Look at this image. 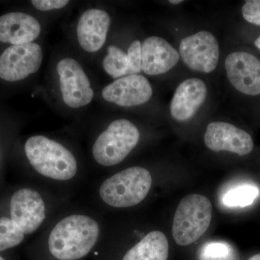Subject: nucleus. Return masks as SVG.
Segmentation results:
<instances>
[{
  "mask_svg": "<svg viewBox=\"0 0 260 260\" xmlns=\"http://www.w3.org/2000/svg\"><path fill=\"white\" fill-rule=\"evenodd\" d=\"M99 225L90 217L73 215L60 220L51 231L48 245L59 260H78L87 255L96 244Z\"/></svg>",
  "mask_w": 260,
  "mask_h": 260,
  "instance_id": "nucleus-1",
  "label": "nucleus"
},
{
  "mask_svg": "<svg viewBox=\"0 0 260 260\" xmlns=\"http://www.w3.org/2000/svg\"><path fill=\"white\" fill-rule=\"evenodd\" d=\"M29 162L39 174L58 181L75 177L78 164L73 154L60 143L42 135L30 137L25 144Z\"/></svg>",
  "mask_w": 260,
  "mask_h": 260,
  "instance_id": "nucleus-2",
  "label": "nucleus"
},
{
  "mask_svg": "<svg viewBox=\"0 0 260 260\" xmlns=\"http://www.w3.org/2000/svg\"><path fill=\"white\" fill-rule=\"evenodd\" d=\"M152 185L150 172L143 167L124 169L109 177L101 186L99 194L104 203L114 208H129L146 198Z\"/></svg>",
  "mask_w": 260,
  "mask_h": 260,
  "instance_id": "nucleus-3",
  "label": "nucleus"
},
{
  "mask_svg": "<svg viewBox=\"0 0 260 260\" xmlns=\"http://www.w3.org/2000/svg\"><path fill=\"white\" fill-rule=\"evenodd\" d=\"M212 217L213 205L204 195L183 198L173 220L172 235L178 245H190L198 241L208 231Z\"/></svg>",
  "mask_w": 260,
  "mask_h": 260,
  "instance_id": "nucleus-4",
  "label": "nucleus"
},
{
  "mask_svg": "<svg viewBox=\"0 0 260 260\" xmlns=\"http://www.w3.org/2000/svg\"><path fill=\"white\" fill-rule=\"evenodd\" d=\"M139 129L127 119L113 121L94 143L93 158L104 167L116 165L124 160L140 140Z\"/></svg>",
  "mask_w": 260,
  "mask_h": 260,
  "instance_id": "nucleus-5",
  "label": "nucleus"
},
{
  "mask_svg": "<svg viewBox=\"0 0 260 260\" xmlns=\"http://www.w3.org/2000/svg\"><path fill=\"white\" fill-rule=\"evenodd\" d=\"M63 102L72 109L91 103L94 96L90 80L82 65L71 57L61 59L56 65Z\"/></svg>",
  "mask_w": 260,
  "mask_h": 260,
  "instance_id": "nucleus-6",
  "label": "nucleus"
},
{
  "mask_svg": "<svg viewBox=\"0 0 260 260\" xmlns=\"http://www.w3.org/2000/svg\"><path fill=\"white\" fill-rule=\"evenodd\" d=\"M43 58L37 43L10 46L0 55V78L8 82L25 79L40 69Z\"/></svg>",
  "mask_w": 260,
  "mask_h": 260,
  "instance_id": "nucleus-7",
  "label": "nucleus"
},
{
  "mask_svg": "<svg viewBox=\"0 0 260 260\" xmlns=\"http://www.w3.org/2000/svg\"><path fill=\"white\" fill-rule=\"evenodd\" d=\"M179 55L193 71L210 73L218 64L220 49L216 38L207 30L184 38L179 46Z\"/></svg>",
  "mask_w": 260,
  "mask_h": 260,
  "instance_id": "nucleus-8",
  "label": "nucleus"
},
{
  "mask_svg": "<svg viewBox=\"0 0 260 260\" xmlns=\"http://www.w3.org/2000/svg\"><path fill=\"white\" fill-rule=\"evenodd\" d=\"M10 209L12 220L24 234L36 232L46 218V206L42 196L28 188L14 193L10 200Z\"/></svg>",
  "mask_w": 260,
  "mask_h": 260,
  "instance_id": "nucleus-9",
  "label": "nucleus"
},
{
  "mask_svg": "<svg viewBox=\"0 0 260 260\" xmlns=\"http://www.w3.org/2000/svg\"><path fill=\"white\" fill-rule=\"evenodd\" d=\"M228 79L238 91L248 95L260 94V60L255 56L236 51L225 61Z\"/></svg>",
  "mask_w": 260,
  "mask_h": 260,
  "instance_id": "nucleus-10",
  "label": "nucleus"
},
{
  "mask_svg": "<svg viewBox=\"0 0 260 260\" xmlns=\"http://www.w3.org/2000/svg\"><path fill=\"white\" fill-rule=\"evenodd\" d=\"M153 89L141 75H129L109 84L102 90L104 100L122 107L143 105L151 99Z\"/></svg>",
  "mask_w": 260,
  "mask_h": 260,
  "instance_id": "nucleus-11",
  "label": "nucleus"
},
{
  "mask_svg": "<svg viewBox=\"0 0 260 260\" xmlns=\"http://www.w3.org/2000/svg\"><path fill=\"white\" fill-rule=\"evenodd\" d=\"M205 145L215 152L229 151L239 155H247L254 148L250 135L234 124L214 121L207 126Z\"/></svg>",
  "mask_w": 260,
  "mask_h": 260,
  "instance_id": "nucleus-12",
  "label": "nucleus"
},
{
  "mask_svg": "<svg viewBox=\"0 0 260 260\" xmlns=\"http://www.w3.org/2000/svg\"><path fill=\"white\" fill-rule=\"evenodd\" d=\"M110 25V15L105 10H85L77 25V38L82 49L88 53L100 50L107 41Z\"/></svg>",
  "mask_w": 260,
  "mask_h": 260,
  "instance_id": "nucleus-13",
  "label": "nucleus"
},
{
  "mask_svg": "<svg viewBox=\"0 0 260 260\" xmlns=\"http://www.w3.org/2000/svg\"><path fill=\"white\" fill-rule=\"evenodd\" d=\"M208 88L199 78H189L178 85L170 105L172 116L176 121H189L204 104Z\"/></svg>",
  "mask_w": 260,
  "mask_h": 260,
  "instance_id": "nucleus-14",
  "label": "nucleus"
},
{
  "mask_svg": "<svg viewBox=\"0 0 260 260\" xmlns=\"http://www.w3.org/2000/svg\"><path fill=\"white\" fill-rule=\"evenodd\" d=\"M177 49L158 37L147 38L142 44V71L148 75L164 74L179 62Z\"/></svg>",
  "mask_w": 260,
  "mask_h": 260,
  "instance_id": "nucleus-15",
  "label": "nucleus"
},
{
  "mask_svg": "<svg viewBox=\"0 0 260 260\" xmlns=\"http://www.w3.org/2000/svg\"><path fill=\"white\" fill-rule=\"evenodd\" d=\"M41 32L39 20L27 13L13 12L0 16V42L12 46L30 44Z\"/></svg>",
  "mask_w": 260,
  "mask_h": 260,
  "instance_id": "nucleus-16",
  "label": "nucleus"
},
{
  "mask_svg": "<svg viewBox=\"0 0 260 260\" xmlns=\"http://www.w3.org/2000/svg\"><path fill=\"white\" fill-rule=\"evenodd\" d=\"M169 242L164 233L153 231L130 249L122 260H167Z\"/></svg>",
  "mask_w": 260,
  "mask_h": 260,
  "instance_id": "nucleus-17",
  "label": "nucleus"
},
{
  "mask_svg": "<svg viewBox=\"0 0 260 260\" xmlns=\"http://www.w3.org/2000/svg\"><path fill=\"white\" fill-rule=\"evenodd\" d=\"M103 68L109 76L115 80L129 75L127 54L116 46H109L107 54L103 60Z\"/></svg>",
  "mask_w": 260,
  "mask_h": 260,
  "instance_id": "nucleus-18",
  "label": "nucleus"
},
{
  "mask_svg": "<svg viewBox=\"0 0 260 260\" xmlns=\"http://www.w3.org/2000/svg\"><path fill=\"white\" fill-rule=\"evenodd\" d=\"M259 195V189L254 186L243 185L230 189L223 197L228 207H246L254 203Z\"/></svg>",
  "mask_w": 260,
  "mask_h": 260,
  "instance_id": "nucleus-19",
  "label": "nucleus"
},
{
  "mask_svg": "<svg viewBox=\"0 0 260 260\" xmlns=\"http://www.w3.org/2000/svg\"><path fill=\"white\" fill-rule=\"evenodd\" d=\"M24 235L11 218H0V251L18 246L23 242Z\"/></svg>",
  "mask_w": 260,
  "mask_h": 260,
  "instance_id": "nucleus-20",
  "label": "nucleus"
},
{
  "mask_svg": "<svg viewBox=\"0 0 260 260\" xmlns=\"http://www.w3.org/2000/svg\"><path fill=\"white\" fill-rule=\"evenodd\" d=\"M129 63V75H139L142 71V44L135 40L130 44L127 51Z\"/></svg>",
  "mask_w": 260,
  "mask_h": 260,
  "instance_id": "nucleus-21",
  "label": "nucleus"
},
{
  "mask_svg": "<svg viewBox=\"0 0 260 260\" xmlns=\"http://www.w3.org/2000/svg\"><path fill=\"white\" fill-rule=\"evenodd\" d=\"M242 15L246 21L260 25V0H249L243 5Z\"/></svg>",
  "mask_w": 260,
  "mask_h": 260,
  "instance_id": "nucleus-22",
  "label": "nucleus"
},
{
  "mask_svg": "<svg viewBox=\"0 0 260 260\" xmlns=\"http://www.w3.org/2000/svg\"><path fill=\"white\" fill-rule=\"evenodd\" d=\"M229 251L230 249L229 246L223 243H211L205 246L203 251V257L208 259L225 258L229 254Z\"/></svg>",
  "mask_w": 260,
  "mask_h": 260,
  "instance_id": "nucleus-23",
  "label": "nucleus"
},
{
  "mask_svg": "<svg viewBox=\"0 0 260 260\" xmlns=\"http://www.w3.org/2000/svg\"><path fill=\"white\" fill-rule=\"evenodd\" d=\"M30 3L36 9L47 12L62 9L70 2L68 0H32Z\"/></svg>",
  "mask_w": 260,
  "mask_h": 260,
  "instance_id": "nucleus-24",
  "label": "nucleus"
},
{
  "mask_svg": "<svg viewBox=\"0 0 260 260\" xmlns=\"http://www.w3.org/2000/svg\"><path fill=\"white\" fill-rule=\"evenodd\" d=\"M247 260H260V254H255V255L251 256V257Z\"/></svg>",
  "mask_w": 260,
  "mask_h": 260,
  "instance_id": "nucleus-25",
  "label": "nucleus"
},
{
  "mask_svg": "<svg viewBox=\"0 0 260 260\" xmlns=\"http://www.w3.org/2000/svg\"><path fill=\"white\" fill-rule=\"evenodd\" d=\"M254 45H255L256 47H257L258 49H260V36L256 39L255 42H254Z\"/></svg>",
  "mask_w": 260,
  "mask_h": 260,
  "instance_id": "nucleus-26",
  "label": "nucleus"
},
{
  "mask_svg": "<svg viewBox=\"0 0 260 260\" xmlns=\"http://www.w3.org/2000/svg\"><path fill=\"white\" fill-rule=\"evenodd\" d=\"M183 1H181V0H171V1H169V3H170L171 4L178 5L180 4Z\"/></svg>",
  "mask_w": 260,
  "mask_h": 260,
  "instance_id": "nucleus-27",
  "label": "nucleus"
},
{
  "mask_svg": "<svg viewBox=\"0 0 260 260\" xmlns=\"http://www.w3.org/2000/svg\"><path fill=\"white\" fill-rule=\"evenodd\" d=\"M0 260H5V259H4V258L2 257V256H0Z\"/></svg>",
  "mask_w": 260,
  "mask_h": 260,
  "instance_id": "nucleus-28",
  "label": "nucleus"
}]
</instances>
